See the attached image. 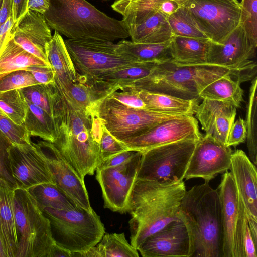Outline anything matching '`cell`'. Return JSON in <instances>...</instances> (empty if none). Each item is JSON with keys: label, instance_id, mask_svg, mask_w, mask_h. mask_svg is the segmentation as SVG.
Instances as JSON below:
<instances>
[{"label": "cell", "instance_id": "48", "mask_svg": "<svg viewBox=\"0 0 257 257\" xmlns=\"http://www.w3.org/2000/svg\"><path fill=\"white\" fill-rule=\"evenodd\" d=\"M28 2L29 0H12L14 26L29 11Z\"/></svg>", "mask_w": 257, "mask_h": 257}, {"label": "cell", "instance_id": "37", "mask_svg": "<svg viewBox=\"0 0 257 257\" xmlns=\"http://www.w3.org/2000/svg\"><path fill=\"white\" fill-rule=\"evenodd\" d=\"M167 19L173 35L209 39L183 7L179 6Z\"/></svg>", "mask_w": 257, "mask_h": 257}, {"label": "cell", "instance_id": "40", "mask_svg": "<svg viewBox=\"0 0 257 257\" xmlns=\"http://www.w3.org/2000/svg\"><path fill=\"white\" fill-rule=\"evenodd\" d=\"M0 131L12 144L22 145L32 143L30 136L24 125L15 123L0 108Z\"/></svg>", "mask_w": 257, "mask_h": 257}, {"label": "cell", "instance_id": "47", "mask_svg": "<svg viewBox=\"0 0 257 257\" xmlns=\"http://www.w3.org/2000/svg\"><path fill=\"white\" fill-rule=\"evenodd\" d=\"M136 152L133 150L124 151L102 161L96 168H106L120 165L130 160Z\"/></svg>", "mask_w": 257, "mask_h": 257}, {"label": "cell", "instance_id": "41", "mask_svg": "<svg viewBox=\"0 0 257 257\" xmlns=\"http://www.w3.org/2000/svg\"><path fill=\"white\" fill-rule=\"evenodd\" d=\"M39 84L30 72L19 70L0 77V91L20 89Z\"/></svg>", "mask_w": 257, "mask_h": 257}, {"label": "cell", "instance_id": "25", "mask_svg": "<svg viewBox=\"0 0 257 257\" xmlns=\"http://www.w3.org/2000/svg\"><path fill=\"white\" fill-rule=\"evenodd\" d=\"M14 189L0 178V234L8 257H16L18 246L13 204Z\"/></svg>", "mask_w": 257, "mask_h": 257}, {"label": "cell", "instance_id": "22", "mask_svg": "<svg viewBox=\"0 0 257 257\" xmlns=\"http://www.w3.org/2000/svg\"><path fill=\"white\" fill-rule=\"evenodd\" d=\"M229 169L245 207L247 218L257 221L256 166L243 151L238 149L231 154Z\"/></svg>", "mask_w": 257, "mask_h": 257}, {"label": "cell", "instance_id": "56", "mask_svg": "<svg viewBox=\"0 0 257 257\" xmlns=\"http://www.w3.org/2000/svg\"><path fill=\"white\" fill-rule=\"evenodd\" d=\"M102 1H110V0H102Z\"/></svg>", "mask_w": 257, "mask_h": 257}, {"label": "cell", "instance_id": "26", "mask_svg": "<svg viewBox=\"0 0 257 257\" xmlns=\"http://www.w3.org/2000/svg\"><path fill=\"white\" fill-rule=\"evenodd\" d=\"M209 40L173 35L170 41L171 60L181 65L206 64Z\"/></svg>", "mask_w": 257, "mask_h": 257}, {"label": "cell", "instance_id": "1", "mask_svg": "<svg viewBox=\"0 0 257 257\" xmlns=\"http://www.w3.org/2000/svg\"><path fill=\"white\" fill-rule=\"evenodd\" d=\"M58 90V89H57ZM60 102L53 143L80 177L92 175L100 163L103 123L96 113L86 111L59 91Z\"/></svg>", "mask_w": 257, "mask_h": 257}, {"label": "cell", "instance_id": "15", "mask_svg": "<svg viewBox=\"0 0 257 257\" xmlns=\"http://www.w3.org/2000/svg\"><path fill=\"white\" fill-rule=\"evenodd\" d=\"M202 137L196 118L193 116H180L163 121L121 142L127 150L144 152L180 141H198Z\"/></svg>", "mask_w": 257, "mask_h": 257}, {"label": "cell", "instance_id": "51", "mask_svg": "<svg viewBox=\"0 0 257 257\" xmlns=\"http://www.w3.org/2000/svg\"><path fill=\"white\" fill-rule=\"evenodd\" d=\"M12 0H0V25L12 16Z\"/></svg>", "mask_w": 257, "mask_h": 257}, {"label": "cell", "instance_id": "45", "mask_svg": "<svg viewBox=\"0 0 257 257\" xmlns=\"http://www.w3.org/2000/svg\"><path fill=\"white\" fill-rule=\"evenodd\" d=\"M247 137V128L245 120L239 118L232 125L227 138L226 146L235 147L244 143Z\"/></svg>", "mask_w": 257, "mask_h": 257}, {"label": "cell", "instance_id": "39", "mask_svg": "<svg viewBox=\"0 0 257 257\" xmlns=\"http://www.w3.org/2000/svg\"><path fill=\"white\" fill-rule=\"evenodd\" d=\"M239 25L253 46H257V0H242L240 3Z\"/></svg>", "mask_w": 257, "mask_h": 257}, {"label": "cell", "instance_id": "44", "mask_svg": "<svg viewBox=\"0 0 257 257\" xmlns=\"http://www.w3.org/2000/svg\"><path fill=\"white\" fill-rule=\"evenodd\" d=\"M108 97L133 108H145V104L139 96V90L135 88H126L121 92L115 91Z\"/></svg>", "mask_w": 257, "mask_h": 257}, {"label": "cell", "instance_id": "46", "mask_svg": "<svg viewBox=\"0 0 257 257\" xmlns=\"http://www.w3.org/2000/svg\"><path fill=\"white\" fill-rule=\"evenodd\" d=\"M25 70L30 72L39 84H49L54 83V72L51 66L34 65Z\"/></svg>", "mask_w": 257, "mask_h": 257}, {"label": "cell", "instance_id": "29", "mask_svg": "<svg viewBox=\"0 0 257 257\" xmlns=\"http://www.w3.org/2000/svg\"><path fill=\"white\" fill-rule=\"evenodd\" d=\"M34 65L50 66L22 48L11 35L0 50V77Z\"/></svg>", "mask_w": 257, "mask_h": 257}, {"label": "cell", "instance_id": "2", "mask_svg": "<svg viewBox=\"0 0 257 257\" xmlns=\"http://www.w3.org/2000/svg\"><path fill=\"white\" fill-rule=\"evenodd\" d=\"M186 191L183 181L165 185L136 179L131 195L128 222L131 244L137 249L148 237L179 219L178 211Z\"/></svg>", "mask_w": 257, "mask_h": 257}, {"label": "cell", "instance_id": "28", "mask_svg": "<svg viewBox=\"0 0 257 257\" xmlns=\"http://www.w3.org/2000/svg\"><path fill=\"white\" fill-rule=\"evenodd\" d=\"M115 50L117 53L141 62L158 64L171 60L170 42L139 43L122 39L116 43Z\"/></svg>", "mask_w": 257, "mask_h": 257}, {"label": "cell", "instance_id": "9", "mask_svg": "<svg viewBox=\"0 0 257 257\" xmlns=\"http://www.w3.org/2000/svg\"><path fill=\"white\" fill-rule=\"evenodd\" d=\"M197 141H180L142 152L136 179L165 185L183 181Z\"/></svg>", "mask_w": 257, "mask_h": 257}, {"label": "cell", "instance_id": "49", "mask_svg": "<svg viewBox=\"0 0 257 257\" xmlns=\"http://www.w3.org/2000/svg\"><path fill=\"white\" fill-rule=\"evenodd\" d=\"M14 25L12 16L0 25V50L11 35V31Z\"/></svg>", "mask_w": 257, "mask_h": 257}, {"label": "cell", "instance_id": "13", "mask_svg": "<svg viewBox=\"0 0 257 257\" xmlns=\"http://www.w3.org/2000/svg\"><path fill=\"white\" fill-rule=\"evenodd\" d=\"M187 9L201 31L220 42L239 24L240 5L222 0H176Z\"/></svg>", "mask_w": 257, "mask_h": 257}, {"label": "cell", "instance_id": "8", "mask_svg": "<svg viewBox=\"0 0 257 257\" xmlns=\"http://www.w3.org/2000/svg\"><path fill=\"white\" fill-rule=\"evenodd\" d=\"M164 0H116L111 5L122 16L131 41L159 44L170 41L173 35L168 16L161 12Z\"/></svg>", "mask_w": 257, "mask_h": 257}, {"label": "cell", "instance_id": "18", "mask_svg": "<svg viewBox=\"0 0 257 257\" xmlns=\"http://www.w3.org/2000/svg\"><path fill=\"white\" fill-rule=\"evenodd\" d=\"M256 48L246 32L239 24L220 42L209 40L206 64L233 69L256 70V64L251 59Z\"/></svg>", "mask_w": 257, "mask_h": 257}, {"label": "cell", "instance_id": "17", "mask_svg": "<svg viewBox=\"0 0 257 257\" xmlns=\"http://www.w3.org/2000/svg\"><path fill=\"white\" fill-rule=\"evenodd\" d=\"M36 143L42 151L55 184L76 206L92 210L84 179L53 143L43 140Z\"/></svg>", "mask_w": 257, "mask_h": 257}, {"label": "cell", "instance_id": "12", "mask_svg": "<svg viewBox=\"0 0 257 257\" xmlns=\"http://www.w3.org/2000/svg\"><path fill=\"white\" fill-rule=\"evenodd\" d=\"M217 190L223 228V257H245L242 233L247 214L230 172L224 173Z\"/></svg>", "mask_w": 257, "mask_h": 257}, {"label": "cell", "instance_id": "53", "mask_svg": "<svg viewBox=\"0 0 257 257\" xmlns=\"http://www.w3.org/2000/svg\"><path fill=\"white\" fill-rule=\"evenodd\" d=\"M248 222L253 241L257 245V221L248 218Z\"/></svg>", "mask_w": 257, "mask_h": 257}, {"label": "cell", "instance_id": "33", "mask_svg": "<svg viewBox=\"0 0 257 257\" xmlns=\"http://www.w3.org/2000/svg\"><path fill=\"white\" fill-rule=\"evenodd\" d=\"M40 209L50 208L56 210H69L77 206L55 184L44 183L28 190Z\"/></svg>", "mask_w": 257, "mask_h": 257}, {"label": "cell", "instance_id": "23", "mask_svg": "<svg viewBox=\"0 0 257 257\" xmlns=\"http://www.w3.org/2000/svg\"><path fill=\"white\" fill-rule=\"evenodd\" d=\"M194 114L206 134L226 145L229 131L236 114L234 106L221 101L203 99L197 106Z\"/></svg>", "mask_w": 257, "mask_h": 257}, {"label": "cell", "instance_id": "38", "mask_svg": "<svg viewBox=\"0 0 257 257\" xmlns=\"http://www.w3.org/2000/svg\"><path fill=\"white\" fill-rule=\"evenodd\" d=\"M0 108L16 124H24L28 109L20 89L0 91Z\"/></svg>", "mask_w": 257, "mask_h": 257}, {"label": "cell", "instance_id": "5", "mask_svg": "<svg viewBox=\"0 0 257 257\" xmlns=\"http://www.w3.org/2000/svg\"><path fill=\"white\" fill-rule=\"evenodd\" d=\"M44 16L51 29L69 39L113 42L129 37L122 20L107 16L86 0H50Z\"/></svg>", "mask_w": 257, "mask_h": 257}, {"label": "cell", "instance_id": "54", "mask_svg": "<svg viewBox=\"0 0 257 257\" xmlns=\"http://www.w3.org/2000/svg\"><path fill=\"white\" fill-rule=\"evenodd\" d=\"M0 257H8L5 247L0 234Z\"/></svg>", "mask_w": 257, "mask_h": 257}, {"label": "cell", "instance_id": "6", "mask_svg": "<svg viewBox=\"0 0 257 257\" xmlns=\"http://www.w3.org/2000/svg\"><path fill=\"white\" fill-rule=\"evenodd\" d=\"M55 243L72 253L83 252L96 246L105 233L100 217L93 209L76 206L69 210L45 208Z\"/></svg>", "mask_w": 257, "mask_h": 257}, {"label": "cell", "instance_id": "3", "mask_svg": "<svg viewBox=\"0 0 257 257\" xmlns=\"http://www.w3.org/2000/svg\"><path fill=\"white\" fill-rule=\"evenodd\" d=\"M256 74V70L233 69L210 64L181 65L171 60L156 64L149 75L128 88L184 99H200L201 90L222 76L231 75L242 83L253 79Z\"/></svg>", "mask_w": 257, "mask_h": 257}, {"label": "cell", "instance_id": "55", "mask_svg": "<svg viewBox=\"0 0 257 257\" xmlns=\"http://www.w3.org/2000/svg\"><path fill=\"white\" fill-rule=\"evenodd\" d=\"M225 2H228L230 3H232L235 4H239L240 3L238 2L237 0H222Z\"/></svg>", "mask_w": 257, "mask_h": 257}, {"label": "cell", "instance_id": "30", "mask_svg": "<svg viewBox=\"0 0 257 257\" xmlns=\"http://www.w3.org/2000/svg\"><path fill=\"white\" fill-rule=\"evenodd\" d=\"M240 84L231 75H225L207 85L199 93V98L228 102L239 108L244 94Z\"/></svg>", "mask_w": 257, "mask_h": 257}, {"label": "cell", "instance_id": "27", "mask_svg": "<svg viewBox=\"0 0 257 257\" xmlns=\"http://www.w3.org/2000/svg\"><path fill=\"white\" fill-rule=\"evenodd\" d=\"M145 108L164 114L193 116L199 99H184L170 95L139 90Z\"/></svg>", "mask_w": 257, "mask_h": 257}, {"label": "cell", "instance_id": "43", "mask_svg": "<svg viewBox=\"0 0 257 257\" xmlns=\"http://www.w3.org/2000/svg\"><path fill=\"white\" fill-rule=\"evenodd\" d=\"M11 144L9 139L0 131V178L5 179L15 188V183L9 166L8 149Z\"/></svg>", "mask_w": 257, "mask_h": 257}, {"label": "cell", "instance_id": "52", "mask_svg": "<svg viewBox=\"0 0 257 257\" xmlns=\"http://www.w3.org/2000/svg\"><path fill=\"white\" fill-rule=\"evenodd\" d=\"M49 257H72V252L55 243L51 249Z\"/></svg>", "mask_w": 257, "mask_h": 257}, {"label": "cell", "instance_id": "34", "mask_svg": "<svg viewBox=\"0 0 257 257\" xmlns=\"http://www.w3.org/2000/svg\"><path fill=\"white\" fill-rule=\"evenodd\" d=\"M97 257H138V250L125 238L124 233H105L95 246Z\"/></svg>", "mask_w": 257, "mask_h": 257}, {"label": "cell", "instance_id": "10", "mask_svg": "<svg viewBox=\"0 0 257 257\" xmlns=\"http://www.w3.org/2000/svg\"><path fill=\"white\" fill-rule=\"evenodd\" d=\"M64 42L77 74L98 77L145 62L117 53L113 42L67 38Z\"/></svg>", "mask_w": 257, "mask_h": 257}, {"label": "cell", "instance_id": "16", "mask_svg": "<svg viewBox=\"0 0 257 257\" xmlns=\"http://www.w3.org/2000/svg\"><path fill=\"white\" fill-rule=\"evenodd\" d=\"M9 166L15 188L26 190L44 183L55 184L46 161L36 143L16 145L8 149Z\"/></svg>", "mask_w": 257, "mask_h": 257}, {"label": "cell", "instance_id": "19", "mask_svg": "<svg viewBox=\"0 0 257 257\" xmlns=\"http://www.w3.org/2000/svg\"><path fill=\"white\" fill-rule=\"evenodd\" d=\"M232 153L230 147L206 134L197 142L184 178H200L209 182L230 169Z\"/></svg>", "mask_w": 257, "mask_h": 257}, {"label": "cell", "instance_id": "36", "mask_svg": "<svg viewBox=\"0 0 257 257\" xmlns=\"http://www.w3.org/2000/svg\"><path fill=\"white\" fill-rule=\"evenodd\" d=\"M256 77L251 82L248 103L246 107V125L247 128V146L249 159L257 164V98Z\"/></svg>", "mask_w": 257, "mask_h": 257}, {"label": "cell", "instance_id": "7", "mask_svg": "<svg viewBox=\"0 0 257 257\" xmlns=\"http://www.w3.org/2000/svg\"><path fill=\"white\" fill-rule=\"evenodd\" d=\"M13 204L18 237L16 257H49L55 241L48 218L27 190L15 188Z\"/></svg>", "mask_w": 257, "mask_h": 257}, {"label": "cell", "instance_id": "31", "mask_svg": "<svg viewBox=\"0 0 257 257\" xmlns=\"http://www.w3.org/2000/svg\"><path fill=\"white\" fill-rule=\"evenodd\" d=\"M26 100L28 109L23 125L27 132L30 137H39L53 143L57 136L54 120L42 109Z\"/></svg>", "mask_w": 257, "mask_h": 257}, {"label": "cell", "instance_id": "20", "mask_svg": "<svg viewBox=\"0 0 257 257\" xmlns=\"http://www.w3.org/2000/svg\"><path fill=\"white\" fill-rule=\"evenodd\" d=\"M143 257H192L190 234L180 219L151 235L138 247Z\"/></svg>", "mask_w": 257, "mask_h": 257}, {"label": "cell", "instance_id": "50", "mask_svg": "<svg viewBox=\"0 0 257 257\" xmlns=\"http://www.w3.org/2000/svg\"><path fill=\"white\" fill-rule=\"evenodd\" d=\"M50 0H29L28 9L44 15L48 10Z\"/></svg>", "mask_w": 257, "mask_h": 257}, {"label": "cell", "instance_id": "21", "mask_svg": "<svg viewBox=\"0 0 257 257\" xmlns=\"http://www.w3.org/2000/svg\"><path fill=\"white\" fill-rule=\"evenodd\" d=\"M11 35L22 48L51 66L46 50L52 35L44 15L29 10L13 27Z\"/></svg>", "mask_w": 257, "mask_h": 257}, {"label": "cell", "instance_id": "42", "mask_svg": "<svg viewBox=\"0 0 257 257\" xmlns=\"http://www.w3.org/2000/svg\"><path fill=\"white\" fill-rule=\"evenodd\" d=\"M126 150H127L122 143L112 136L107 131L103 124L102 132L100 142L101 162Z\"/></svg>", "mask_w": 257, "mask_h": 257}, {"label": "cell", "instance_id": "32", "mask_svg": "<svg viewBox=\"0 0 257 257\" xmlns=\"http://www.w3.org/2000/svg\"><path fill=\"white\" fill-rule=\"evenodd\" d=\"M20 90L26 100L42 109L55 121L59 94L54 83L32 85Z\"/></svg>", "mask_w": 257, "mask_h": 257}, {"label": "cell", "instance_id": "24", "mask_svg": "<svg viewBox=\"0 0 257 257\" xmlns=\"http://www.w3.org/2000/svg\"><path fill=\"white\" fill-rule=\"evenodd\" d=\"M46 53L54 72V84L61 92H66L77 79V72L64 40L55 31L47 45Z\"/></svg>", "mask_w": 257, "mask_h": 257}, {"label": "cell", "instance_id": "11", "mask_svg": "<svg viewBox=\"0 0 257 257\" xmlns=\"http://www.w3.org/2000/svg\"><path fill=\"white\" fill-rule=\"evenodd\" d=\"M96 114L107 131L120 142L138 136L163 121L185 116L133 108L109 97L99 104Z\"/></svg>", "mask_w": 257, "mask_h": 257}, {"label": "cell", "instance_id": "14", "mask_svg": "<svg viewBox=\"0 0 257 257\" xmlns=\"http://www.w3.org/2000/svg\"><path fill=\"white\" fill-rule=\"evenodd\" d=\"M142 154L136 151L130 160L120 165L96 168V179L101 187L104 208L121 214L128 212Z\"/></svg>", "mask_w": 257, "mask_h": 257}, {"label": "cell", "instance_id": "4", "mask_svg": "<svg viewBox=\"0 0 257 257\" xmlns=\"http://www.w3.org/2000/svg\"><path fill=\"white\" fill-rule=\"evenodd\" d=\"M178 216L190 234L192 257H223V228L217 189L205 182L186 191Z\"/></svg>", "mask_w": 257, "mask_h": 257}, {"label": "cell", "instance_id": "35", "mask_svg": "<svg viewBox=\"0 0 257 257\" xmlns=\"http://www.w3.org/2000/svg\"><path fill=\"white\" fill-rule=\"evenodd\" d=\"M156 64L143 63L98 78L108 82L115 91L121 90L131 87L137 81L149 75Z\"/></svg>", "mask_w": 257, "mask_h": 257}]
</instances>
